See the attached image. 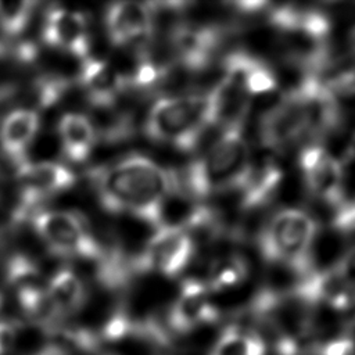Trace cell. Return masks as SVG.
I'll return each instance as SVG.
<instances>
[{
	"label": "cell",
	"instance_id": "cell-12",
	"mask_svg": "<svg viewBox=\"0 0 355 355\" xmlns=\"http://www.w3.org/2000/svg\"><path fill=\"white\" fill-rule=\"evenodd\" d=\"M46 297L54 320L69 316L86 301L85 283L72 269L61 268L47 282Z\"/></svg>",
	"mask_w": 355,
	"mask_h": 355
},
{
	"label": "cell",
	"instance_id": "cell-6",
	"mask_svg": "<svg viewBox=\"0 0 355 355\" xmlns=\"http://www.w3.org/2000/svg\"><path fill=\"white\" fill-rule=\"evenodd\" d=\"M154 12L151 4L136 1L112 3L105 11V29L116 47L143 44L153 33Z\"/></svg>",
	"mask_w": 355,
	"mask_h": 355
},
{
	"label": "cell",
	"instance_id": "cell-15",
	"mask_svg": "<svg viewBox=\"0 0 355 355\" xmlns=\"http://www.w3.org/2000/svg\"><path fill=\"white\" fill-rule=\"evenodd\" d=\"M36 3L0 1V31L10 37L19 36L28 26Z\"/></svg>",
	"mask_w": 355,
	"mask_h": 355
},
{
	"label": "cell",
	"instance_id": "cell-13",
	"mask_svg": "<svg viewBox=\"0 0 355 355\" xmlns=\"http://www.w3.org/2000/svg\"><path fill=\"white\" fill-rule=\"evenodd\" d=\"M171 44L176 60L189 69H198L207 64L214 44L208 29L179 25L172 31Z\"/></svg>",
	"mask_w": 355,
	"mask_h": 355
},
{
	"label": "cell",
	"instance_id": "cell-5",
	"mask_svg": "<svg viewBox=\"0 0 355 355\" xmlns=\"http://www.w3.org/2000/svg\"><path fill=\"white\" fill-rule=\"evenodd\" d=\"M17 178L22 200L18 215H25L42 200L71 189L76 182L72 169L55 161H26L17 168Z\"/></svg>",
	"mask_w": 355,
	"mask_h": 355
},
{
	"label": "cell",
	"instance_id": "cell-4",
	"mask_svg": "<svg viewBox=\"0 0 355 355\" xmlns=\"http://www.w3.org/2000/svg\"><path fill=\"white\" fill-rule=\"evenodd\" d=\"M193 252L194 241L184 226L164 223L155 227L133 269L154 270L173 277L187 266Z\"/></svg>",
	"mask_w": 355,
	"mask_h": 355
},
{
	"label": "cell",
	"instance_id": "cell-8",
	"mask_svg": "<svg viewBox=\"0 0 355 355\" xmlns=\"http://www.w3.org/2000/svg\"><path fill=\"white\" fill-rule=\"evenodd\" d=\"M79 83L89 103L98 110L114 107L119 94L126 89L121 72L114 65L90 55L82 60Z\"/></svg>",
	"mask_w": 355,
	"mask_h": 355
},
{
	"label": "cell",
	"instance_id": "cell-20",
	"mask_svg": "<svg viewBox=\"0 0 355 355\" xmlns=\"http://www.w3.org/2000/svg\"><path fill=\"white\" fill-rule=\"evenodd\" d=\"M33 355H68V351L60 344H49Z\"/></svg>",
	"mask_w": 355,
	"mask_h": 355
},
{
	"label": "cell",
	"instance_id": "cell-19",
	"mask_svg": "<svg viewBox=\"0 0 355 355\" xmlns=\"http://www.w3.org/2000/svg\"><path fill=\"white\" fill-rule=\"evenodd\" d=\"M14 97H15L14 87H11V86L0 87V122L12 110V108H10V104L12 103Z\"/></svg>",
	"mask_w": 355,
	"mask_h": 355
},
{
	"label": "cell",
	"instance_id": "cell-14",
	"mask_svg": "<svg viewBox=\"0 0 355 355\" xmlns=\"http://www.w3.org/2000/svg\"><path fill=\"white\" fill-rule=\"evenodd\" d=\"M265 344L254 333L241 331L230 326L222 331L211 348L209 355H263Z\"/></svg>",
	"mask_w": 355,
	"mask_h": 355
},
{
	"label": "cell",
	"instance_id": "cell-10",
	"mask_svg": "<svg viewBox=\"0 0 355 355\" xmlns=\"http://www.w3.org/2000/svg\"><path fill=\"white\" fill-rule=\"evenodd\" d=\"M216 316V309L207 298V287L200 282L187 280L169 311L168 323L173 331L187 333L200 324L214 322Z\"/></svg>",
	"mask_w": 355,
	"mask_h": 355
},
{
	"label": "cell",
	"instance_id": "cell-3",
	"mask_svg": "<svg viewBox=\"0 0 355 355\" xmlns=\"http://www.w3.org/2000/svg\"><path fill=\"white\" fill-rule=\"evenodd\" d=\"M32 225L50 251L90 261L104 259L103 245L97 241L86 219L73 211H37Z\"/></svg>",
	"mask_w": 355,
	"mask_h": 355
},
{
	"label": "cell",
	"instance_id": "cell-9",
	"mask_svg": "<svg viewBox=\"0 0 355 355\" xmlns=\"http://www.w3.org/2000/svg\"><path fill=\"white\" fill-rule=\"evenodd\" d=\"M40 125L35 108H12L0 122V150L15 168L26 162V153L37 136Z\"/></svg>",
	"mask_w": 355,
	"mask_h": 355
},
{
	"label": "cell",
	"instance_id": "cell-17",
	"mask_svg": "<svg viewBox=\"0 0 355 355\" xmlns=\"http://www.w3.org/2000/svg\"><path fill=\"white\" fill-rule=\"evenodd\" d=\"M319 355H355V345L351 338H337L326 343L318 352Z\"/></svg>",
	"mask_w": 355,
	"mask_h": 355
},
{
	"label": "cell",
	"instance_id": "cell-2",
	"mask_svg": "<svg viewBox=\"0 0 355 355\" xmlns=\"http://www.w3.org/2000/svg\"><path fill=\"white\" fill-rule=\"evenodd\" d=\"M216 90L204 94L164 96L154 101L146 122L147 137L187 151L194 147L201 132L220 111Z\"/></svg>",
	"mask_w": 355,
	"mask_h": 355
},
{
	"label": "cell",
	"instance_id": "cell-18",
	"mask_svg": "<svg viewBox=\"0 0 355 355\" xmlns=\"http://www.w3.org/2000/svg\"><path fill=\"white\" fill-rule=\"evenodd\" d=\"M17 334V327L14 323L7 320H0V355H4L8 348L14 344Z\"/></svg>",
	"mask_w": 355,
	"mask_h": 355
},
{
	"label": "cell",
	"instance_id": "cell-16",
	"mask_svg": "<svg viewBox=\"0 0 355 355\" xmlns=\"http://www.w3.org/2000/svg\"><path fill=\"white\" fill-rule=\"evenodd\" d=\"M135 320H132L126 313L116 312L112 315L103 329V338L107 341H119L125 337L133 334Z\"/></svg>",
	"mask_w": 355,
	"mask_h": 355
},
{
	"label": "cell",
	"instance_id": "cell-11",
	"mask_svg": "<svg viewBox=\"0 0 355 355\" xmlns=\"http://www.w3.org/2000/svg\"><path fill=\"white\" fill-rule=\"evenodd\" d=\"M57 135L61 151L71 162L86 161L98 136L94 122L80 112L64 114L57 123Z\"/></svg>",
	"mask_w": 355,
	"mask_h": 355
},
{
	"label": "cell",
	"instance_id": "cell-1",
	"mask_svg": "<svg viewBox=\"0 0 355 355\" xmlns=\"http://www.w3.org/2000/svg\"><path fill=\"white\" fill-rule=\"evenodd\" d=\"M101 205L115 214H130L158 227L166 202L179 190V178L154 159L130 154L92 173Z\"/></svg>",
	"mask_w": 355,
	"mask_h": 355
},
{
	"label": "cell",
	"instance_id": "cell-7",
	"mask_svg": "<svg viewBox=\"0 0 355 355\" xmlns=\"http://www.w3.org/2000/svg\"><path fill=\"white\" fill-rule=\"evenodd\" d=\"M42 36L46 44L85 60L90 39L87 19L80 11L53 7L46 12Z\"/></svg>",
	"mask_w": 355,
	"mask_h": 355
}]
</instances>
